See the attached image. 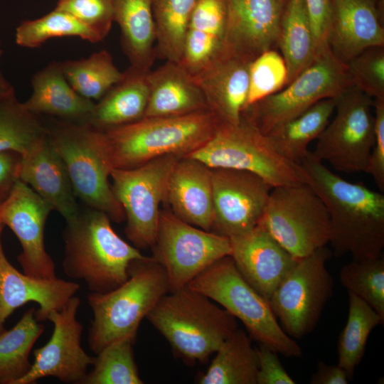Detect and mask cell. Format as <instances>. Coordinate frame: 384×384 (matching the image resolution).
Wrapping results in <instances>:
<instances>
[{"label": "cell", "mask_w": 384, "mask_h": 384, "mask_svg": "<svg viewBox=\"0 0 384 384\" xmlns=\"http://www.w3.org/2000/svg\"><path fill=\"white\" fill-rule=\"evenodd\" d=\"M301 165L307 183L324 202L330 219L334 254H350L360 261L382 256L384 247V195L361 183L336 175L309 151Z\"/></svg>", "instance_id": "1"}, {"label": "cell", "mask_w": 384, "mask_h": 384, "mask_svg": "<svg viewBox=\"0 0 384 384\" xmlns=\"http://www.w3.org/2000/svg\"><path fill=\"white\" fill-rule=\"evenodd\" d=\"M105 213L90 208L66 222L63 270L83 281L91 293H104L128 278L130 263L144 258L140 250L124 240Z\"/></svg>", "instance_id": "2"}, {"label": "cell", "mask_w": 384, "mask_h": 384, "mask_svg": "<svg viewBox=\"0 0 384 384\" xmlns=\"http://www.w3.org/2000/svg\"><path fill=\"white\" fill-rule=\"evenodd\" d=\"M146 319L187 365L206 362L238 328L233 315L188 285L164 294Z\"/></svg>", "instance_id": "3"}, {"label": "cell", "mask_w": 384, "mask_h": 384, "mask_svg": "<svg viewBox=\"0 0 384 384\" xmlns=\"http://www.w3.org/2000/svg\"><path fill=\"white\" fill-rule=\"evenodd\" d=\"M128 274L114 289L87 297L92 312L87 343L95 354L120 339L135 340L141 321L169 292L166 272L153 256L133 260Z\"/></svg>", "instance_id": "4"}, {"label": "cell", "mask_w": 384, "mask_h": 384, "mask_svg": "<svg viewBox=\"0 0 384 384\" xmlns=\"http://www.w3.org/2000/svg\"><path fill=\"white\" fill-rule=\"evenodd\" d=\"M217 119L209 111L168 117H143L105 132L112 166L129 169L154 159L188 156L212 136Z\"/></svg>", "instance_id": "5"}, {"label": "cell", "mask_w": 384, "mask_h": 384, "mask_svg": "<svg viewBox=\"0 0 384 384\" xmlns=\"http://www.w3.org/2000/svg\"><path fill=\"white\" fill-rule=\"evenodd\" d=\"M48 137L63 161L76 197L112 222L125 220L109 182L112 166L105 132L87 124L58 119L46 122Z\"/></svg>", "instance_id": "6"}, {"label": "cell", "mask_w": 384, "mask_h": 384, "mask_svg": "<svg viewBox=\"0 0 384 384\" xmlns=\"http://www.w3.org/2000/svg\"><path fill=\"white\" fill-rule=\"evenodd\" d=\"M210 169H231L253 173L272 187L307 183L301 164L280 155L268 137L245 115L235 124L217 121L210 138L188 156Z\"/></svg>", "instance_id": "7"}, {"label": "cell", "mask_w": 384, "mask_h": 384, "mask_svg": "<svg viewBox=\"0 0 384 384\" xmlns=\"http://www.w3.org/2000/svg\"><path fill=\"white\" fill-rule=\"evenodd\" d=\"M188 286L240 319L259 344L287 357L302 356L301 347L279 324L269 302L242 277L230 255L215 261Z\"/></svg>", "instance_id": "8"}, {"label": "cell", "mask_w": 384, "mask_h": 384, "mask_svg": "<svg viewBox=\"0 0 384 384\" xmlns=\"http://www.w3.org/2000/svg\"><path fill=\"white\" fill-rule=\"evenodd\" d=\"M297 260L329 243L327 209L308 183L273 187L258 223Z\"/></svg>", "instance_id": "9"}, {"label": "cell", "mask_w": 384, "mask_h": 384, "mask_svg": "<svg viewBox=\"0 0 384 384\" xmlns=\"http://www.w3.org/2000/svg\"><path fill=\"white\" fill-rule=\"evenodd\" d=\"M351 86L346 65L328 46L284 89L247 107L242 114L267 134L319 101L338 97Z\"/></svg>", "instance_id": "10"}, {"label": "cell", "mask_w": 384, "mask_h": 384, "mask_svg": "<svg viewBox=\"0 0 384 384\" xmlns=\"http://www.w3.org/2000/svg\"><path fill=\"white\" fill-rule=\"evenodd\" d=\"M373 102L355 86L336 97V114L316 139L313 156L338 172H366L375 140Z\"/></svg>", "instance_id": "11"}, {"label": "cell", "mask_w": 384, "mask_h": 384, "mask_svg": "<svg viewBox=\"0 0 384 384\" xmlns=\"http://www.w3.org/2000/svg\"><path fill=\"white\" fill-rule=\"evenodd\" d=\"M179 158L166 155L133 169L111 171L112 189L125 215L124 233L139 250L154 245L160 205L164 203L168 178Z\"/></svg>", "instance_id": "12"}, {"label": "cell", "mask_w": 384, "mask_h": 384, "mask_svg": "<svg viewBox=\"0 0 384 384\" xmlns=\"http://www.w3.org/2000/svg\"><path fill=\"white\" fill-rule=\"evenodd\" d=\"M331 257V251L324 246L297 260L269 300L289 336L301 338L317 324L333 294V278L326 267Z\"/></svg>", "instance_id": "13"}, {"label": "cell", "mask_w": 384, "mask_h": 384, "mask_svg": "<svg viewBox=\"0 0 384 384\" xmlns=\"http://www.w3.org/2000/svg\"><path fill=\"white\" fill-rule=\"evenodd\" d=\"M153 257L164 268L169 292L188 285L219 259L231 253L230 238L192 225L170 210L159 214Z\"/></svg>", "instance_id": "14"}, {"label": "cell", "mask_w": 384, "mask_h": 384, "mask_svg": "<svg viewBox=\"0 0 384 384\" xmlns=\"http://www.w3.org/2000/svg\"><path fill=\"white\" fill-rule=\"evenodd\" d=\"M80 300L73 296L48 320L53 325L50 339L33 351L30 370L16 384H33L41 378L55 377L65 383L82 384L94 357L81 346L82 324L77 314Z\"/></svg>", "instance_id": "15"}, {"label": "cell", "mask_w": 384, "mask_h": 384, "mask_svg": "<svg viewBox=\"0 0 384 384\" xmlns=\"http://www.w3.org/2000/svg\"><path fill=\"white\" fill-rule=\"evenodd\" d=\"M211 231L230 238L257 226L273 187L260 176L242 170L211 169Z\"/></svg>", "instance_id": "16"}, {"label": "cell", "mask_w": 384, "mask_h": 384, "mask_svg": "<svg viewBox=\"0 0 384 384\" xmlns=\"http://www.w3.org/2000/svg\"><path fill=\"white\" fill-rule=\"evenodd\" d=\"M52 206L29 186L18 180L0 203V223L18 238L22 251L17 260L23 272L37 279L56 277L53 260L45 247V225Z\"/></svg>", "instance_id": "17"}, {"label": "cell", "mask_w": 384, "mask_h": 384, "mask_svg": "<svg viewBox=\"0 0 384 384\" xmlns=\"http://www.w3.org/2000/svg\"><path fill=\"white\" fill-rule=\"evenodd\" d=\"M287 0H225L223 50L252 61L276 46Z\"/></svg>", "instance_id": "18"}, {"label": "cell", "mask_w": 384, "mask_h": 384, "mask_svg": "<svg viewBox=\"0 0 384 384\" xmlns=\"http://www.w3.org/2000/svg\"><path fill=\"white\" fill-rule=\"evenodd\" d=\"M4 225L0 223V332L7 319L17 309L28 302L38 304L36 318L48 320L53 311L60 310L79 291L75 282L57 277L37 279L19 272L8 260L2 244Z\"/></svg>", "instance_id": "19"}, {"label": "cell", "mask_w": 384, "mask_h": 384, "mask_svg": "<svg viewBox=\"0 0 384 384\" xmlns=\"http://www.w3.org/2000/svg\"><path fill=\"white\" fill-rule=\"evenodd\" d=\"M230 240L238 270L269 302L297 260L260 225Z\"/></svg>", "instance_id": "20"}, {"label": "cell", "mask_w": 384, "mask_h": 384, "mask_svg": "<svg viewBox=\"0 0 384 384\" xmlns=\"http://www.w3.org/2000/svg\"><path fill=\"white\" fill-rule=\"evenodd\" d=\"M328 44L344 64L366 48L384 46L381 0H331Z\"/></svg>", "instance_id": "21"}, {"label": "cell", "mask_w": 384, "mask_h": 384, "mask_svg": "<svg viewBox=\"0 0 384 384\" xmlns=\"http://www.w3.org/2000/svg\"><path fill=\"white\" fill-rule=\"evenodd\" d=\"M251 62L223 49L193 75L217 121L233 124L240 121L248 95Z\"/></svg>", "instance_id": "22"}, {"label": "cell", "mask_w": 384, "mask_h": 384, "mask_svg": "<svg viewBox=\"0 0 384 384\" xmlns=\"http://www.w3.org/2000/svg\"><path fill=\"white\" fill-rule=\"evenodd\" d=\"M164 203L179 219L210 231L213 221L211 169L198 159L179 158L168 178Z\"/></svg>", "instance_id": "23"}, {"label": "cell", "mask_w": 384, "mask_h": 384, "mask_svg": "<svg viewBox=\"0 0 384 384\" xmlns=\"http://www.w3.org/2000/svg\"><path fill=\"white\" fill-rule=\"evenodd\" d=\"M18 178L48 203L66 222L79 213L80 210L66 167L48 134L21 156Z\"/></svg>", "instance_id": "24"}, {"label": "cell", "mask_w": 384, "mask_h": 384, "mask_svg": "<svg viewBox=\"0 0 384 384\" xmlns=\"http://www.w3.org/2000/svg\"><path fill=\"white\" fill-rule=\"evenodd\" d=\"M149 95L144 117L180 116L208 107L193 75L180 63L166 62L148 75Z\"/></svg>", "instance_id": "25"}, {"label": "cell", "mask_w": 384, "mask_h": 384, "mask_svg": "<svg viewBox=\"0 0 384 384\" xmlns=\"http://www.w3.org/2000/svg\"><path fill=\"white\" fill-rule=\"evenodd\" d=\"M32 93L23 102L31 112L86 124L94 101L79 95L67 80L61 61H52L31 78Z\"/></svg>", "instance_id": "26"}, {"label": "cell", "mask_w": 384, "mask_h": 384, "mask_svg": "<svg viewBox=\"0 0 384 384\" xmlns=\"http://www.w3.org/2000/svg\"><path fill=\"white\" fill-rule=\"evenodd\" d=\"M150 70L130 65L122 78L95 104L86 124L105 132L143 118L149 95Z\"/></svg>", "instance_id": "27"}, {"label": "cell", "mask_w": 384, "mask_h": 384, "mask_svg": "<svg viewBox=\"0 0 384 384\" xmlns=\"http://www.w3.org/2000/svg\"><path fill=\"white\" fill-rule=\"evenodd\" d=\"M225 0H198L190 19L180 63L193 75L223 49Z\"/></svg>", "instance_id": "28"}, {"label": "cell", "mask_w": 384, "mask_h": 384, "mask_svg": "<svg viewBox=\"0 0 384 384\" xmlns=\"http://www.w3.org/2000/svg\"><path fill=\"white\" fill-rule=\"evenodd\" d=\"M114 22L121 31V45L130 65L150 70L156 53V26L151 0H113Z\"/></svg>", "instance_id": "29"}, {"label": "cell", "mask_w": 384, "mask_h": 384, "mask_svg": "<svg viewBox=\"0 0 384 384\" xmlns=\"http://www.w3.org/2000/svg\"><path fill=\"white\" fill-rule=\"evenodd\" d=\"M335 106L336 98L321 100L266 135L280 155L301 164L309 151V144L319 138L329 124Z\"/></svg>", "instance_id": "30"}, {"label": "cell", "mask_w": 384, "mask_h": 384, "mask_svg": "<svg viewBox=\"0 0 384 384\" xmlns=\"http://www.w3.org/2000/svg\"><path fill=\"white\" fill-rule=\"evenodd\" d=\"M287 70L286 85L305 70L316 56L304 0H287L277 44Z\"/></svg>", "instance_id": "31"}, {"label": "cell", "mask_w": 384, "mask_h": 384, "mask_svg": "<svg viewBox=\"0 0 384 384\" xmlns=\"http://www.w3.org/2000/svg\"><path fill=\"white\" fill-rule=\"evenodd\" d=\"M258 364L250 336L238 328L215 351L198 384H257Z\"/></svg>", "instance_id": "32"}, {"label": "cell", "mask_w": 384, "mask_h": 384, "mask_svg": "<svg viewBox=\"0 0 384 384\" xmlns=\"http://www.w3.org/2000/svg\"><path fill=\"white\" fill-rule=\"evenodd\" d=\"M36 309L24 312L11 329L0 332V384H16L31 369L30 353L44 331Z\"/></svg>", "instance_id": "33"}, {"label": "cell", "mask_w": 384, "mask_h": 384, "mask_svg": "<svg viewBox=\"0 0 384 384\" xmlns=\"http://www.w3.org/2000/svg\"><path fill=\"white\" fill-rule=\"evenodd\" d=\"M48 134L46 122L20 102L16 93L0 98V152L22 156Z\"/></svg>", "instance_id": "34"}, {"label": "cell", "mask_w": 384, "mask_h": 384, "mask_svg": "<svg viewBox=\"0 0 384 384\" xmlns=\"http://www.w3.org/2000/svg\"><path fill=\"white\" fill-rule=\"evenodd\" d=\"M198 1L151 0L156 56L181 62L188 26Z\"/></svg>", "instance_id": "35"}, {"label": "cell", "mask_w": 384, "mask_h": 384, "mask_svg": "<svg viewBox=\"0 0 384 384\" xmlns=\"http://www.w3.org/2000/svg\"><path fill=\"white\" fill-rule=\"evenodd\" d=\"M64 75L71 87L81 96L99 100L123 77L107 50L87 58L61 61Z\"/></svg>", "instance_id": "36"}, {"label": "cell", "mask_w": 384, "mask_h": 384, "mask_svg": "<svg viewBox=\"0 0 384 384\" xmlns=\"http://www.w3.org/2000/svg\"><path fill=\"white\" fill-rule=\"evenodd\" d=\"M348 294V314L338 338V365L352 379L363 357L370 334L378 325L383 324L384 319L362 299L352 292Z\"/></svg>", "instance_id": "37"}, {"label": "cell", "mask_w": 384, "mask_h": 384, "mask_svg": "<svg viewBox=\"0 0 384 384\" xmlns=\"http://www.w3.org/2000/svg\"><path fill=\"white\" fill-rule=\"evenodd\" d=\"M71 36L92 43L102 41L97 33L70 14L54 9L40 18L23 21L16 29L15 41L19 46L36 48L49 39Z\"/></svg>", "instance_id": "38"}, {"label": "cell", "mask_w": 384, "mask_h": 384, "mask_svg": "<svg viewBox=\"0 0 384 384\" xmlns=\"http://www.w3.org/2000/svg\"><path fill=\"white\" fill-rule=\"evenodd\" d=\"M134 341L122 338L95 354L82 384H142L134 356Z\"/></svg>", "instance_id": "39"}, {"label": "cell", "mask_w": 384, "mask_h": 384, "mask_svg": "<svg viewBox=\"0 0 384 384\" xmlns=\"http://www.w3.org/2000/svg\"><path fill=\"white\" fill-rule=\"evenodd\" d=\"M341 284L384 319V258L353 260L340 270Z\"/></svg>", "instance_id": "40"}, {"label": "cell", "mask_w": 384, "mask_h": 384, "mask_svg": "<svg viewBox=\"0 0 384 384\" xmlns=\"http://www.w3.org/2000/svg\"><path fill=\"white\" fill-rule=\"evenodd\" d=\"M287 78V66L282 55L273 48L263 52L250 64L245 108L281 90Z\"/></svg>", "instance_id": "41"}, {"label": "cell", "mask_w": 384, "mask_h": 384, "mask_svg": "<svg viewBox=\"0 0 384 384\" xmlns=\"http://www.w3.org/2000/svg\"><path fill=\"white\" fill-rule=\"evenodd\" d=\"M346 67L353 86L374 100H384V46L366 48Z\"/></svg>", "instance_id": "42"}, {"label": "cell", "mask_w": 384, "mask_h": 384, "mask_svg": "<svg viewBox=\"0 0 384 384\" xmlns=\"http://www.w3.org/2000/svg\"><path fill=\"white\" fill-rule=\"evenodd\" d=\"M55 9L73 16L102 40L107 37L114 22L113 0H58Z\"/></svg>", "instance_id": "43"}, {"label": "cell", "mask_w": 384, "mask_h": 384, "mask_svg": "<svg viewBox=\"0 0 384 384\" xmlns=\"http://www.w3.org/2000/svg\"><path fill=\"white\" fill-rule=\"evenodd\" d=\"M375 140L371 149L366 173L370 174L380 191H384V100L373 102Z\"/></svg>", "instance_id": "44"}, {"label": "cell", "mask_w": 384, "mask_h": 384, "mask_svg": "<svg viewBox=\"0 0 384 384\" xmlns=\"http://www.w3.org/2000/svg\"><path fill=\"white\" fill-rule=\"evenodd\" d=\"M313 34L316 55L329 46V33L331 21V0H304Z\"/></svg>", "instance_id": "45"}, {"label": "cell", "mask_w": 384, "mask_h": 384, "mask_svg": "<svg viewBox=\"0 0 384 384\" xmlns=\"http://www.w3.org/2000/svg\"><path fill=\"white\" fill-rule=\"evenodd\" d=\"M255 348L258 364L257 384L296 383L283 367L274 350L264 344Z\"/></svg>", "instance_id": "46"}, {"label": "cell", "mask_w": 384, "mask_h": 384, "mask_svg": "<svg viewBox=\"0 0 384 384\" xmlns=\"http://www.w3.org/2000/svg\"><path fill=\"white\" fill-rule=\"evenodd\" d=\"M21 155L14 151L0 152V203L5 200L18 178Z\"/></svg>", "instance_id": "47"}, {"label": "cell", "mask_w": 384, "mask_h": 384, "mask_svg": "<svg viewBox=\"0 0 384 384\" xmlns=\"http://www.w3.org/2000/svg\"><path fill=\"white\" fill-rule=\"evenodd\" d=\"M351 380L348 373L340 366L329 365L319 361L316 371L312 375L311 384H347Z\"/></svg>", "instance_id": "48"}, {"label": "cell", "mask_w": 384, "mask_h": 384, "mask_svg": "<svg viewBox=\"0 0 384 384\" xmlns=\"http://www.w3.org/2000/svg\"><path fill=\"white\" fill-rule=\"evenodd\" d=\"M2 55V50L1 49V40H0V58ZM15 93L14 87L8 82L4 77L0 70V98L12 95Z\"/></svg>", "instance_id": "49"}, {"label": "cell", "mask_w": 384, "mask_h": 384, "mask_svg": "<svg viewBox=\"0 0 384 384\" xmlns=\"http://www.w3.org/2000/svg\"><path fill=\"white\" fill-rule=\"evenodd\" d=\"M381 1H384V0H381Z\"/></svg>", "instance_id": "50"}]
</instances>
